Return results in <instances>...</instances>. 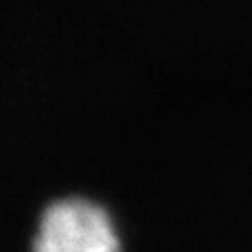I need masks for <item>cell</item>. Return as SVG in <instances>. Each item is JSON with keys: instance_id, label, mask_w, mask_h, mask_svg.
<instances>
[{"instance_id": "obj_1", "label": "cell", "mask_w": 252, "mask_h": 252, "mask_svg": "<svg viewBox=\"0 0 252 252\" xmlns=\"http://www.w3.org/2000/svg\"><path fill=\"white\" fill-rule=\"evenodd\" d=\"M32 252H122L112 215L86 198L49 204L38 219Z\"/></svg>"}]
</instances>
